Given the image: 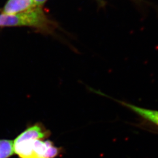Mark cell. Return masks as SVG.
<instances>
[{
    "label": "cell",
    "instance_id": "3957f363",
    "mask_svg": "<svg viewBox=\"0 0 158 158\" xmlns=\"http://www.w3.org/2000/svg\"><path fill=\"white\" fill-rule=\"evenodd\" d=\"M33 0H8L4 6L2 14L14 15L36 6Z\"/></svg>",
    "mask_w": 158,
    "mask_h": 158
},
{
    "label": "cell",
    "instance_id": "7a4b0ae2",
    "mask_svg": "<svg viewBox=\"0 0 158 158\" xmlns=\"http://www.w3.org/2000/svg\"><path fill=\"white\" fill-rule=\"evenodd\" d=\"M0 27H29L44 31H51L53 27L52 22L38 6L14 15L1 14Z\"/></svg>",
    "mask_w": 158,
    "mask_h": 158
},
{
    "label": "cell",
    "instance_id": "6da1fadb",
    "mask_svg": "<svg viewBox=\"0 0 158 158\" xmlns=\"http://www.w3.org/2000/svg\"><path fill=\"white\" fill-rule=\"evenodd\" d=\"M51 132L37 123L29 126L13 142L14 151L19 158H56L62 148L49 139Z\"/></svg>",
    "mask_w": 158,
    "mask_h": 158
},
{
    "label": "cell",
    "instance_id": "52a82bcc",
    "mask_svg": "<svg viewBox=\"0 0 158 158\" xmlns=\"http://www.w3.org/2000/svg\"><path fill=\"white\" fill-rule=\"evenodd\" d=\"M133 1H135L136 2H137V3H142V4H143V2L146 3V1H145L143 0H133Z\"/></svg>",
    "mask_w": 158,
    "mask_h": 158
},
{
    "label": "cell",
    "instance_id": "5b68a950",
    "mask_svg": "<svg viewBox=\"0 0 158 158\" xmlns=\"http://www.w3.org/2000/svg\"><path fill=\"white\" fill-rule=\"evenodd\" d=\"M14 153L12 141L0 139V158H9Z\"/></svg>",
    "mask_w": 158,
    "mask_h": 158
},
{
    "label": "cell",
    "instance_id": "277c9868",
    "mask_svg": "<svg viewBox=\"0 0 158 158\" xmlns=\"http://www.w3.org/2000/svg\"><path fill=\"white\" fill-rule=\"evenodd\" d=\"M117 102L121 103L123 106H124L125 107L129 108L131 111H132L134 113H136L142 118L158 127V110H153L148 108L139 107L135 105L129 104L124 102Z\"/></svg>",
    "mask_w": 158,
    "mask_h": 158
},
{
    "label": "cell",
    "instance_id": "8992f818",
    "mask_svg": "<svg viewBox=\"0 0 158 158\" xmlns=\"http://www.w3.org/2000/svg\"><path fill=\"white\" fill-rule=\"evenodd\" d=\"M36 4V6H42L47 0H33Z\"/></svg>",
    "mask_w": 158,
    "mask_h": 158
}]
</instances>
